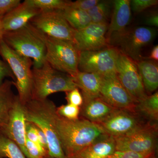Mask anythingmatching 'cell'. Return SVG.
<instances>
[{"instance_id": "1", "label": "cell", "mask_w": 158, "mask_h": 158, "mask_svg": "<svg viewBox=\"0 0 158 158\" xmlns=\"http://www.w3.org/2000/svg\"><path fill=\"white\" fill-rule=\"evenodd\" d=\"M56 108L52 110L51 117L66 157L75 158L93 142L109 135L98 124L85 118L69 120L59 116Z\"/></svg>"}, {"instance_id": "2", "label": "cell", "mask_w": 158, "mask_h": 158, "mask_svg": "<svg viewBox=\"0 0 158 158\" xmlns=\"http://www.w3.org/2000/svg\"><path fill=\"white\" fill-rule=\"evenodd\" d=\"M55 106L53 102L48 99H32L23 106L26 120L45 134L48 143V158H66L51 117L52 110Z\"/></svg>"}, {"instance_id": "3", "label": "cell", "mask_w": 158, "mask_h": 158, "mask_svg": "<svg viewBox=\"0 0 158 158\" xmlns=\"http://www.w3.org/2000/svg\"><path fill=\"white\" fill-rule=\"evenodd\" d=\"M3 40L19 54L33 59V67H40L45 62V35L30 23L17 31L5 32Z\"/></svg>"}, {"instance_id": "4", "label": "cell", "mask_w": 158, "mask_h": 158, "mask_svg": "<svg viewBox=\"0 0 158 158\" xmlns=\"http://www.w3.org/2000/svg\"><path fill=\"white\" fill-rule=\"evenodd\" d=\"M32 72V99H45L53 94L77 88L72 77L54 69L46 61L40 67H33Z\"/></svg>"}, {"instance_id": "5", "label": "cell", "mask_w": 158, "mask_h": 158, "mask_svg": "<svg viewBox=\"0 0 158 158\" xmlns=\"http://www.w3.org/2000/svg\"><path fill=\"white\" fill-rule=\"evenodd\" d=\"M156 34L155 29L151 27L126 28L123 31L111 34L107 38L108 43L137 62L143 59L142 50L153 41Z\"/></svg>"}, {"instance_id": "6", "label": "cell", "mask_w": 158, "mask_h": 158, "mask_svg": "<svg viewBox=\"0 0 158 158\" xmlns=\"http://www.w3.org/2000/svg\"><path fill=\"white\" fill-rule=\"evenodd\" d=\"M0 55L14 75V86L17 89L20 102L24 106L32 99L33 61L10 48L3 40L0 42Z\"/></svg>"}, {"instance_id": "7", "label": "cell", "mask_w": 158, "mask_h": 158, "mask_svg": "<svg viewBox=\"0 0 158 158\" xmlns=\"http://www.w3.org/2000/svg\"><path fill=\"white\" fill-rule=\"evenodd\" d=\"M45 37L46 62L56 70L75 75L79 72L80 51L73 41Z\"/></svg>"}, {"instance_id": "8", "label": "cell", "mask_w": 158, "mask_h": 158, "mask_svg": "<svg viewBox=\"0 0 158 158\" xmlns=\"http://www.w3.org/2000/svg\"><path fill=\"white\" fill-rule=\"evenodd\" d=\"M119 51L109 46L99 50L81 51L78 70L82 72L98 74L103 77H117L116 61Z\"/></svg>"}, {"instance_id": "9", "label": "cell", "mask_w": 158, "mask_h": 158, "mask_svg": "<svg viewBox=\"0 0 158 158\" xmlns=\"http://www.w3.org/2000/svg\"><path fill=\"white\" fill-rule=\"evenodd\" d=\"M114 138L116 150L156 153L157 146V123L149 122L131 132Z\"/></svg>"}, {"instance_id": "10", "label": "cell", "mask_w": 158, "mask_h": 158, "mask_svg": "<svg viewBox=\"0 0 158 158\" xmlns=\"http://www.w3.org/2000/svg\"><path fill=\"white\" fill-rule=\"evenodd\" d=\"M149 122L151 121L142 116L135 108L117 109L103 121L97 124L107 135L116 138L131 132Z\"/></svg>"}, {"instance_id": "11", "label": "cell", "mask_w": 158, "mask_h": 158, "mask_svg": "<svg viewBox=\"0 0 158 158\" xmlns=\"http://www.w3.org/2000/svg\"><path fill=\"white\" fill-rule=\"evenodd\" d=\"M116 67L117 78L136 103L148 96L135 61L119 52Z\"/></svg>"}, {"instance_id": "12", "label": "cell", "mask_w": 158, "mask_h": 158, "mask_svg": "<svg viewBox=\"0 0 158 158\" xmlns=\"http://www.w3.org/2000/svg\"><path fill=\"white\" fill-rule=\"evenodd\" d=\"M30 23L48 37L73 42L75 30L63 17L61 10L41 11Z\"/></svg>"}, {"instance_id": "13", "label": "cell", "mask_w": 158, "mask_h": 158, "mask_svg": "<svg viewBox=\"0 0 158 158\" xmlns=\"http://www.w3.org/2000/svg\"><path fill=\"white\" fill-rule=\"evenodd\" d=\"M108 23H91L81 30L75 31L73 42L78 50H99L109 46L106 33Z\"/></svg>"}, {"instance_id": "14", "label": "cell", "mask_w": 158, "mask_h": 158, "mask_svg": "<svg viewBox=\"0 0 158 158\" xmlns=\"http://www.w3.org/2000/svg\"><path fill=\"white\" fill-rule=\"evenodd\" d=\"M26 123L23 106L20 102L18 96L10 112L8 122L6 125L0 128V134L16 143L27 158Z\"/></svg>"}, {"instance_id": "15", "label": "cell", "mask_w": 158, "mask_h": 158, "mask_svg": "<svg viewBox=\"0 0 158 158\" xmlns=\"http://www.w3.org/2000/svg\"><path fill=\"white\" fill-rule=\"evenodd\" d=\"M100 96L116 109L134 110L137 105L117 77H103Z\"/></svg>"}, {"instance_id": "16", "label": "cell", "mask_w": 158, "mask_h": 158, "mask_svg": "<svg viewBox=\"0 0 158 158\" xmlns=\"http://www.w3.org/2000/svg\"><path fill=\"white\" fill-rule=\"evenodd\" d=\"M41 12L34 7L29 0H26L3 16L2 24L5 32L17 31L27 24L32 19Z\"/></svg>"}, {"instance_id": "17", "label": "cell", "mask_w": 158, "mask_h": 158, "mask_svg": "<svg viewBox=\"0 0 158 158\" xmlns=\"http://www.w3.org/2000/svg\"><path fill=\"white\" fill-rule=\"evenodd\" d=\"M83 103L80 107V117L98 123L103 121L116 110L100 96L83 97Z\"/></svg>"}, {"instance_id": "18", "label": "cell", "mask_w": 158, "mask_h": 158, "mask_svg": "<svg viewBox=\"0 0 158 158\" xmlns=\"http://www.w3.org/2000/svg\"><path fill=\"white\" fill-rule=\"evenodd\" d=\"M129 0H115L113 2L111 22L108 26L106 37L113 33L123 31L131 20V13Z\"/></svg>"}, {"instance_id": "19", "label": "cell", "mask_w": 158, "mask_h": 158, "mask_svg": "<svg viewBox=\"0 0 158 158\" xmlns=\"http://www.w3.org/2000/svg\"><path fill=\"white\" fill-rule=\"evenodd\" d=\"M77 88L81 90L82 96H100L103 76L98 74L79 71L72 77Z\"/></svg>"}, {"instance_id": "20", "label": "cell", "mask_w": 158, "mask_h": 158, "mask_svg": "<svg viewBox=\"0 0 158 158\" xmlns=\"http://www.w3.org/2000/svg\"><path fill=\"white\" fill-rule=\"evenodd\" d=\"M116 150L115 139L107 135L90 144L75 158H107Z\"/></svg>"}, {"instance_id": "21", "label": "cell", "mask_w": 158, "mask_h": 158, "mask_svg": "<svg viewBox=\"0 0 158 158\" xmlns=\"http://www.w3.org/2000/svg\"><path fill=\"white\" fill-rule=\"evenodd\" d=\"M136 63L146 93L151 95L158 87V62L143 59Z\"/></svg>"}, {"instance_id": "22", "label": "cell", "mask_w": 158, "mask_h": 158, "mask_svg": "<svg viewBox=\"0 0 158 158\" xmlns=\"http://www.w3.org/2000/svg\"><path fill=\"white\" fill-rule=\"evenodd\" d=\"M13 82L6 80L0 85V128L6 125L18 96L12 91Z\"/></svg>"}, {"instance_id": "23", "label": "cell", "mask_w": 158, "mask_h": 158, "mask_svg": "<svg viewBox=\"0 0 158 158\" xmlns=\"http://www.w3.org/2000/svg\"><path fill=\"white\" fill-rule=\"evenodd\" d=\"M63 17L76 31L85 28L91 23L88 12L68 7L61 10Z\"/></svg>"}, {"instance_id": "24", "label": "cell", "mask_w": 158, "mask_h": 158, "mask_svg": "<svg viewBox=\"0 0 158 158\" xmlns=\"http://www.w3.org/2000/svg\"><path fill=\"white\" fill-rule=\"evenodd\" d=\"M136 109L142 116L148 121L157 123L158 119V91L139 102Z\"/></svg>"}, {"instance_id": "25", "label": "cell", "mask_w": 158, "mask_h": 158, "mask_svg": "<svg viewBox=\"0 0 158 158\" xmlns=\"http://www.w3.org/2000/svg\"><path fill=\"white\" fill-rule=\"evenodd\" d=\"M113 2L109 1H99L88 12L91 23H108L112 14Z\"/></svg>"}, {"instance_id": "26", "label": "cell", "mask_w": 158, "mask_h": 158, "mask_svg": "<svg viewBox=\"0 0 158 158\" xmlns=\"http://www.w3.org/2000/svg\"><path fill=\"white\" fill-rule=\"evenodd\" d=\"M0 158H27L16 143L0 134Z\"/></svg>"}, {"instance_id": "27", "label": "cell", "mask_w": 158, "mask_h": 158, "mask_svg": "<svg viewBox=\"0 0 158 158\" xmlns=\"http://www.w3.org/2000/svg\"><path fill=\"white\" fill-rule=\"evenodd\" d=\"M31 4L41 11L62 10L69 6L70 1L65 0H29Z\"/></svg>"}, {"instance_id": "28", "label": "cell", "mask_w": 158, "mask_h": 158, "mask_svg": "<svg viewBox=\"0 0 158 158\" xmlns=\"http://www.w3.org/2000/svg\"><path fill=\"white\" fill-rule=\"evenodd\" d=\"M56 113L59 116L66 119L76 120L80 118V107L67 103L57 107Z\"/></svg>"}, {"instance_id": "29", "label": "cell", "mask_w": 158, "mask_h": 158, "mask_svg": "<svg viewBox=\"0 0 158 158\" xmlns=\"http://www.w3.org/2000/svg\"><path fill=\"white\" fill-rule=\"evenodd\" d=\"M26 147L27 153V158H46L48 157V153L41 146L35 144L27 138Z\"/></svg>"}, {"instance_id": "30", "label": "cell", "mask_w": 158, "mask_h": 158, "mask_svg": "<svg viewBox=\"0 0 158 158\" xmlns=\"http://www.w3.org/2000/svg\"><path fill=\"white\" fill-rule=\"evenodd\" d=\"M158 0H132L130 1L131 10L139 13L158 5Z\"/></svg>"}, {"instance_id": "31", "label": "cell", "mask_w": 158, "mask_h": 158, "mask_svg": "<svg viewBox=\"0 0 158 158\" xmlns=\"http://www.w3.org/2000/svg\"><path fill=\"white\" fill-rule=\"evenodd\" d=\"M156 155V153H139L127 151L116 150L107 158H150Z\"/></svg>"}, {"instance_id": "32", "label": "cell", "mask_w": 158, "mask_h": 158, "mask_svg": "<svg viewBox=\"0 0 158 158\" xmlns=\"http://www.w3.org/2000/svg\"><path fill=\"white\" fill-rule=\"evenodd\" d=\"M65 93V99L68 104L81 107L83 103V98L78 88H76Z\"/></svg>"}, {"instance_id": "33", "label": "cell", "mask_w": 158, "mask_h": 158, "mask_svg": "<svg viewBox=\"0 0 158 158\" xmlns=\"http://www.w3.org/2000/svg\"><path fill=\"white\" fill-rule=\"evenodd\" d=\"M99 0H77L69 2V7L88 11L98 2Z\"/></svg>"}, {"instance_id": "34", "label": "cell", "mask_w": 158, "mask_h": 158, "mask_svg": "<svg viewBox=\"0 0 158 158\" xmlns=\"http://www.w3.org/2000/svg\"><path fill=\"white\" fill-rule=\"evenodd\" d=\"M20 0H0V16L4 15L18 6Z\"/></svg>"}, {"instance_id": "35", "label": "cell", "mask_w": 158, "mask_h": 158, "mask_svg": "<svg viewBox=\"0 0 158 158\" xmlns=\"http://www.w3.org/2000/svg\"><path fill=\"white\" fill-rule=\"evenodd\" d=\"M26 131V137L28 139L35 144L40 145L38 141L37 129L34 125L27 122Z\"/></svg>"}, {"instance_id": "36", "label": "cell", "mask_w": 158, "mask_h": 158, "mask_svg": "<svg viewBox=\"0 0 158 158\" xmlns=\"http://www.w3.org/2000/svg\"><path fill=\"white\" fill-rule=\"evenodd\" d=\"M7 77H11L15 79L9 65L5 61L0 59V85L2 84L3 80Z\"/></svg>"}, {"instance_id": "37", "label": "cell", "mask_w": 158, "mask_h": 158, "mask_svg": "<svg viewBox=\"0 0 158 158\" xmlns=\"http://www.w3.org/2000/svg\"><path fill=\"white\" fill-rule=\"evenodd\" d=\"M144 23L149 27H158V15L157 12H153L148 15L144 20Z\"/></svg>"}, {"instance_id": "38", "label": "cell", "mask_w": 158, "mask_h": 158, "mask_svg": "<svg viewBox=\"0 0 158 158\" xmlns=\"http://www.w3.org/2000/svg\"><path fill=\"white\" fill-rule=\"evenodd\" d=\"M35 126L37 129L38 141H39L40 144L47 152L48 153V143L47 139L45 134L39 128L37 127L36 126Z\"/></svg>"}, {"instance_id": "39", "label": "cell", "mask_w": 158, "mask_h": 158, "mask_svg": "<svg viewBox=\"0 0 158 158\" xmlns=\"http://www.w3.org/2000/svg\"><path fill=\"white\" fill-rule=\"evenodd\" d=\"M149 60L158 62V45L154 47L151 51L149 57L148 58Z\"/></svg>"}, {"instance_id": "40", "label": "cell", "mask_w": 158, "mask_h": 158, "mask_svg": "<svg viewBox=\"0 0 158 158\" xmlns=\"http://www.w3.org/2000/svg\"><path fill=\"white\" fill-rule=\"evenodd\" d=\"M3 17L0 16V42L3 40V36H4V33H5L3 27Z\"/></svg>"}, {"instance_id": "41", "label": "cell", "mask_w": 158, "mask_h": 158, "mask_svg": "<svg viewBox=\"0 0 158 158\" xmlns=\"http://www.w3.org/2000/svg\"><path fill=\"white\" fill-rule=\"evenodd\" d=\"M150 158H156V156H153L152 157Z\"/></svg>"}, {"instance_id": "42", "label": "cell", "mask_w": 158, "mask_h": 158, "mask_svg": "<svg viewBox=\"0 0 158 158\" xmlns=\"http://www.w3.org/2000/svg\"><path fill=\"white\" fill-rule=\"evenodd\" d=\"M49 158L48 157V158ZM66 158H68L66 157Z\"/></svg>"}]
</instances>
